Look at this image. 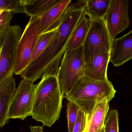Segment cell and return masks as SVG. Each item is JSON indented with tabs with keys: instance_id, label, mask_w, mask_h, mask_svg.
Masks as SVG:
<instances>
[{
	"instance_id": "cell-4",
	"label": "cell",
	"mask_w": 132,
	"mask_h": 132,
	"mask_svg": "<svg viewBox=\"0 0 132 132\" xmlns=\"http://www.w3.org/2000/svg\"><path fill=\"white\" fill-rule=\"evenodd\" d=\"M85 65L83 45L65 52L57 75L64 96L68 93L78 80L85 75Z\"/></svg>"
},
{
	"instance_id": "cell-23",
	"label": "cell",
	"mask_w": 132,
	"mask_h": 132,
	"mask_svg": "<svg viewBox=\"0 0 132 132\" xmlns=\"http://www.w3.org/2000/svg\"><path fill=\"white\" fill-rule=\"evenodd\" d=\"M87 123V116L85 113L80 110L72 132H85Z\"/></svg>"
},
{
	"instance_id": "cell-15",
	"label": "cell",
	"mask_w": 132,
	"mask_h": 132,
	"mask_svg": "<svg viewBox=\"0 0 132 132\" xmlns=\"http://www.w3.org/2000/svg\"><path fill=\"white\" fill-rule=\"evenodd\" d=\"M61 0H24L25 12L30 17H40Z\"/></svg>"
},
{
	"instance_id": "cell-7",
	"label": "cell",
	"mask_w": 132,
	"mask_h": 132,
	"mask_svg": "<svg viewBox=\"0 0 132 132\" xmlns=\"http://www.w3.org/2000/svg\"><path fill=\"white\" fill-rule=\"evenodd\" d=\"M22 30L19 25L12 26L0 42V81L14 73Z\"/></svg>"
},
{
	"instance_id": "cell-14",
	"label": "cell",
	"mask_w": 132,
	"mask_h": 132,
	"mask_svg": "<svg viewBox=\"0 0 132 132\" xmlns=\"http://www.w3.org/2000/svg\"><path fill=\"white\" fill-rule=\"evenodd\" d=\"M109 102L104 100L97 103L87 122L85 132H100L104 126L109 109Z\"/></svg>"
},
{
	"instance_id": "cell-18",
	"label": "cell",
	"mask_w": 132,
	"mask_h": 132,
	"mask_svg": "<svg viewBox=\"0 0 132 132\" xmlns=\"http://www.w3.org/2000/svg\"><path fill=\"white\" fill-rule=\"evenodd\" d=\"M57 29L40 35L35 45L30 64L38 58L44 51L56 33Z\"/></svg>"
},
{
	"instance_id": "cell-25",
	"label": "cell",
	"mask_w": 132,
	"mask_h": 132,
	"mask_svg": "<svg viewBox=\"0 0 132 132\" xmlns=\"http://www.w3.org/2000/svg\"><path fill=\"white\" fill-rule=\"evenodd\" d=\"M100 132H105V130H104V127H103V129H102V130H101Z\"/></svg>"
},
{
	"instance_id": "cell-2",
	"label": "cell",
	"mask_w": 132,
	"mask_h": 132,
	"mask_svg": "<svg viewBox=\"0 0 132 132\" xmlns=\"http://www.w3.org/2000/svg\"><path fill=\"white\" fill-rule=\"evenodd\" d=\"M64 95L56 76H43L36 85L31 116L50 127L59 119Z\"/></svg>"
},
{
	"instance_id": "cell-1",
	"label": "cell",
	"mask_w": 132,
	"mask_h": 132,
	"mask_svg": "<svg viewBox=\"0 0 132 132\" xmlns=\"http://www.w3.org/2000/svg\"><path fill=\"white\" fill-rule=\"evenodd\" d=\"M86 0L72 2L49 44L42 54L21 73L23 79L34 82L43 76H57L62 58L72 37L83 17L86 15Z\"/></svg>"
},
{
	"instance_id": "cell-16",
	"label": "cell",
	"mask_w": 132,
	"mask_h": 132,
	"mask_svg": "<svg viewBox=\"0 0 132 132\" xmlns=\"http://www.w3.org/2000/svg\"><path fill=\"white\" fill-rule=\"evenodd\" d=\"M111 0H86V16L91 20L103 19L109 7Z\"/></svg>"
},
{
	"instance_id": "cell-10",
	"label": "cell",
	"mask_w": 132,
	"mask_h": 132,
	"mask_svg": "<svg viewBox=\"0 0 132 132\" xmlns=\"http://www.w3.org/2000/svg\"><path fill=\"white\" fill-rule=\"evenodd\" d=\"M110 51L106 47L102 48L98 51L91 61L85 65V75L96 80H109L107 71Z\"/></svg>"
},
{
	"instance_id": "cell-22",
	"label": "cell",
	"mask_w": 132,
	"mask_h": 132,
	"mask_svg": "<svg viewBox=\"0 0 132 132\" xmlns=\"http://www.w3.org/2000/svg\"><path fill=\"white\" fill-rule=\"evenodd\" d=\"M79 110L80 109L75 103L68 101L67 107L68 132H73V128L77 120Z\"/></svg>"
},
{
	"instance_id": "cell-13",
	"label": "cell",
	"mask_w": 132,
	"mask_h": 132,
	"mask_svg": "<svg viewBox=\"0 0 132 132\" xmlns=\"http://www.w3.org/2000/svg\"><path fill=\"white\" fill-rule=\"evenodd\" d=\"M131 59L132 30L123 36L115 39L110 51V62L114 67H118Z\"/></svg>"
},
{
	"instance_id": "cell-8",
	"label": "cell",
	"mask_w": 132,
	"mask_h": 132,
	"mask_svg": "<svg viewBox=\"0 0 132 132\" xmlns=\"http://www.w3.org/2000/svg\"><path fill=\"white\" fill-rule=\"evenodd\" d=\"M113 43L103 19L91 20L89 30L83 45L85 64L91 61L102 48L111 50Z\"/></svg>"
},
{
	"instance_id": "cell-11",
	"label": "cell",
	"mask_w": 132,
	"mask_h": 132,
	"mask_svg": "<svg viewBox=\"0 0 132 132\" xmlns=\"http://www.w3.org/2000/svg\"><path fill=\"white\" fill-rule=\"evenodd\" d=\"M14 73L0 81V127H3L9 121L8 112L16 90Z\"/></svg>"
},
{
	"instance_id": "cell-17",
	"label": "cell",
	"mask_w": 132,
	"mask_h": 132,
	"mask_svg": "<svg viewBox=\"0 0 132 132\" xmlns=\"http://www.w3.org/2000/svg\"><path fill=\"white\" fill-rule=\"evenodd\" d=\"M91 20L84 16L76 29L69 42L68 49L74 50L83 45L88 34Z\"/></svg>"
},
{
	"instance_id": "cell-6",
	"label": "cell",
	"mask_w": 132,
	"mask_h": 132,
	"mask_svg": "<svg viewBox=\"0 0 132 132\" xmlns=\"http://www.w3.org/2000/svg\"><path fill=\"white\" fill-rule=\"evenodd\" d=\"M36 85L23 79L19 84L13 97L8 114L11 119H25L31 116L34 102Z\"/></svg>"
},
{
	"instance_id": "cell-19",
	"label": "cell",
	"mask_w": 132,
	"mask_h": 132,
	"mask_svg": "<svg viewBox=\"0 0 132 132\" xmlns=\"http://www.w3.org/2000/svg\"><path fill=\"white\" fill-rule=\"evenodd\" d=\"M0 11H10L13 15L26 14L24 0H1Z\"/></svg>"
},
{
	"instance_id": "cell-3",
	"label": "cell",
	"mask_w": 132,
	"mask_h": 132,
	"mask_svg": "<svg viewBox=\"0 0 132 132\" xmlns=\"http://www.w3.org/2000/svg\"><path fill=\"white\" fill-rule=\"evenodd\" d=\"M116 93L109 80H96L85 75L64 96L68 101L75 103L80 110L85 113L88 122L97 103L104 100L110 102Z\"/></svg>"
},
{
	"instance_id": "cell-24",
	"label": "cell",
	"mask_w": 132,
	"mask_h": 132,
	"mask_svg": "<svg viewBox=\"0 0 132 132\" xmlns=\"http://www.w3.org/2000/svg\"><path fill=\"white\" fill-rule=\"evenodd\" d=\"M31 132H43V127L41 126H30Z\"/></svg>"
},
{
	"instance_id": "cell-12",
	"label": "cell",
	"mask_w": 132,
	"mask_h": 132,
	"mask_svg": "<svg viewBox=\"0 0 132 132\" xmlns=\"http://www.w3.org/2000/svg\"><path fill=\"white\" fill-rule=\"evenodd\" d=\"M72 2L71 0H61L40 18L42 34L58 28Z\"/></svg>"
},
{
	"instance_id": "cell-20",
	"label": "cell",
	"mask_w": 132,
	"mask_h": 132,
	"mask_svg": "<svg viewBox=\"0 0 132 132\" xmlns=\"http://www.w3.org/2000/svg\"><path fill=\"white\" fill-rule=\"evenodd\" d=\"M119 113L117 110H109L105 123V132H119Z\"/></svg>"
},
{
	"instance_id": "cell-21",
	"label": "cell",
	"mask_w": 132,
	"mask_h": 132,
	"mask_svg": "<svg viewBox=\"0 0 132 132\" xmlns=\"http://www.w3.org/2000/svg\"><path fill=\"white\" fill-rule=\"evenodd\" d=\"M13 14L11 12L0 11V42L4 38L10 29Z\"/></svg>"
},
{
	"instance_id": "cell-5",
	"label": "cell",
	"mask_w": 132,
	"mask_h": 132,
	"mask_svg": "<svg viewBox=\"0 0 132 132\" xmlns=\"http://www.w3.org/2000/svg\"><path fill=\"white\" fill-rule=\"evenodd\" d=\"M40 18L30 17L21 35L18 45L14 74L20 75L30 63L38 40L41 34Z\"/></svg>"
},
{
	"instance_id": "cell-9",
	"label": "cell",
	"mask_w": 132,
	"mask_h": 132,
	"mask_svg": "<svg viewBox=\"0 0 132 132\" xmlns=\"http://www.w3.org/2000/svg\"><path fill=\"white\" fill-rule=\"evenodd\" d=\"M129 2L127 0H111L108 11L103 18L112 41L129 27Z\"/></svg>"
}]
</instances>
